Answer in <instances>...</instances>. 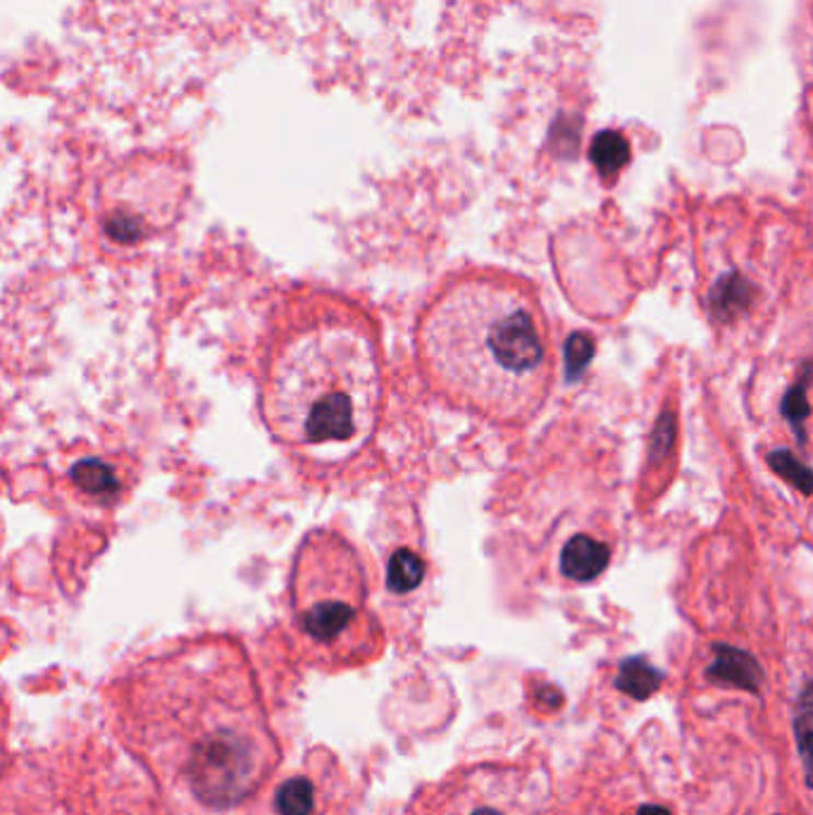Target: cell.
<instances>
[{"label": "cell", "mask_w": 813, "mask_h": 815, "mask_svg": "<svg viewBox=\"0 0 813 815\" xmlns=\"http://www.w3.org/2000/svg\"><path fill=\"white\" fill-rule=\"evenodd\" d=\"M386 370L380 327L361 303L303 291L277 311L260 372V412L303 458H349L378 432Z\"/></svg>", "instance_id": "6da1fadb"}, {"label": "cell", "mask_w": 813, "mask_h": 815, "mask_svg": "<svg viewBox=\"0 0 813 815\" xmlns=\"http://www.w3.org/2000/svg\"><path fill=\"white\" fill-rule=\"evenodd\" d=\"M416 346L425 380L453 408L520 424L544 404L551 375L544 317L513 277L477 270L446 279L420 313Z\"/></svg>", "instance_id": "7a4b0ae2"}, {"label": "cell", "mask_w": 813, "mask_h": 815, "mask_svg": "<svg viewBox=\"0 0 813 815\" xmlns=\"http://www.w3.org/2000/svg\"><path fill=\"white\" fill-rule=\"evenodd\" d=\"M291 608L313 647L344 651L368 639L365 568L337 529H315L301 542L291 570Z\"/></svg>", "instance_id": "3957f363"}, {"label": "cell", "mask_w": 813, "mask_h": 815, "mask_svg": "<svg viewBox=\"0 0 813 815\" xmlns=\"http://www.w3.org/2000/svg\"><path fill=\"white\" fill-rule=\"evenodd\" d=\"M608 558H611V551L606 544L596 542L592 537H584V534H578V537H572L564 546L561 572L568 580L592 582L606 570Z\"/></svg>", "instance_id": "277c9868"}, {"label": "cell", "mask_w": 813, "mask_h": 815, "mask_svg": "<svg viewBox=\"0 0 813 815\" xmlns=\"http://www.w3.org/2000/svg\"><path fill=\"white\" fill-rule=\"evenodd\" d=\"M706 675H709V679H713V683L746 689V691H758V687H762V679H764L762 667H758V663L750 656V653L725 647V644L716 647V661Z\"/></svg>", "instance_id": "5b68a950"}, {"label": "cell", "mask_w": 813, "mask_h": 815, "mask_svg": "<svg viewBox=\"0 0 813 815\" xmlns=\"http://www.w3.org/2000/svg\"><path fill=\"white\" fill-rule=\"evenodd\" d=\"M661 683L663 675L642 656L623 661L616 677V687L637 701H647L649 697H654L661 689Z\"/></svg>", "instance_id": "8992f818"}, {"label": "cell", "mask_w": 813, "mask_h": 815, "mask_svg": "<svg viewBox=\"0 0 813 815\" xmlns=\"http://www.w3.org/2000/svg\"><path fill=\"white\" fill-rule=\"evenodd\" d=\"M590 158L599 175L611 179L630 163V143L620 131L606 129L594 137L590 145Z\"/></svg>", "instance_id": "52a82bcc"}, {"label": "cell", "mask_w": 813, "mask_h": 815, "mask_svg": "<svg viewBox=\"0 0 813 815\" xmlns=\"http://www.w3.org/2000/svg\"><path fill=\"white\" fill-rule=\"evenodd\" d=\"M425 578V560L418 551L398 549L386 566V586L396 594H408L420 586Z\"/></svg>", "instance_id": "ba28073f"}, {"label": "cell", "mask_w": 813, "mask_h": 815, "mask_svg": "<svg viewBox=\"0 0 813 815\" xmlns=\"http://www.w3.org/2000/svg\"><path fill=\"white\" fill-rule=\"evenodd\" d=\"M794 734H797L799 754H802V760H804L806 784L813 790V683H809L797 699Z\"/></svg>", "instance_id": "9c48e42d"}, {"label": "cell", "mask_w": 813, "mask_h": 815, "mask_svg": "<svg viewBox=\"0 0 813 815\" xmlns=\"http://www.w3.org/2000/svg\"><path fill=\"white\" fill-rule=\"evenodd\" d=\"M72 477L77 487L91 493V497H113L117 489V475L111 470V465L98 461L79 463L72 470Z\"/></svg>", "instance_id": "30bf717a"}, {"label": "cell", "mask_w": 813, "mask_h": 815, "mask_svg": "<svg viewBox=\"0 0 813 815\" xmlns=\"http://www.w3.org/2000/svg\"><path fill=\"white\" fill-rule=\"evenodd\" d=\"M315 808V790L309 778H291L277 792L279 815H311Z\"/></svg>", "instance_id": "8fae6325"}, {"label": "cell", "mask_w": 813, "mask_h": 815, "mask_svg": "<svg viewBox=\"0 0 813 815\" xmlns=\"http://www.w3.org/2000/svg\"><path fill=\"white\" fill-rule=\"evenodd\" d=\"M768 463H770L773 470H776L780 477L788 479V482L792 487H797L799 491H804V493L813 491V470H809V467L799 463L790 451L770 453Z\"/></svg>", "instance_id": "7c38bea8"}, {"label": "cell", "mask_w": 813, "mask_h": 815, "mask_svg": "<svg viewBox=\"0 0 813 815\" xmlns=\"http://www.w3.org/2000/svg\"><path fill=\"white\" fill-rule=\"evenodd\" d=\"M713 303L718 315H732L750 303V287L740 277H730L713 291Z\"/></svg>", "instance_id": "4fadbf2b"}, {"label": "cell", "mask_w": 813, "mask_h": 815, "mask_svg": "<svg viewBox=\"0 0 813 815\" xmlns=\"http://www.w3.org/2000/svg\"><path fill=\"white\" fill-rule=\"evenodd\" d=\"M809 377L811 375L806 372V375L792 386V389L788 392V396H785V400H782L785 418L790 420V424L797 430L799 439H804L802 427H804V420L809 418V400H806V382H809Z\"/></svg>", "instance_id": "5bb4252c"}, {"label": "cell", "mask_w": 813, "mask_h": 815, "mask_svg": "<svg viewBox=\"0 0 813 815\" xmlns=\"http://www.w3.org/2000/svg\"><path fill=\"white\" fill-rule=\"evenodd\" d=\"M594 356V344L588 337V334H572L566 344V370L570 380H578L582 375V370L588 368V363Z\"/></svg>", "instance_id": "9a60e30c"}, {"label": "cell", "mask_w": 813, "mask_h": 815, "mask_svg": "<svg viewBox=\"0 0 813 815\" xmlns=\"http://www.w3.org/2000/svg\"><path fill=\"white\" fill-rule=\"evenodd\" d=\"M637 815H671L663 806H642Z\"/></svg>", "instance_id": "2e32d148"}, {"label": "cell", "mask_w": 813, "mask_h": 815, "mask_svg": "<svg viewBox=\"0 0 813 815\" xmlns=\"http://www.w3.org/2000/svg\"><path fill=\"white\" fill-rule=\"evenodd\" d=\"M468 815H503L501 811H497V808H489V806H485V808H475V811H471Z\"/></svg>", "instance_id": "e0dca14e"}]
</instances>
